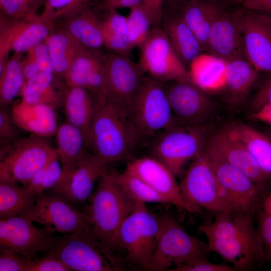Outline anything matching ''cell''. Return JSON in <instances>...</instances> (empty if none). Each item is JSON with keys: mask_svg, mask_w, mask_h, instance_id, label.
I'll use <instances>...</instances> for the list:
<instances>
[{"mask_svg": "<svg viewBox=\"0 0 271 271\" xmlns=\"http://www.w3.org/2000/svg\"><path fill=\"white\" fill-rule=\"evenodd\" d=\"M141 142L125 109L110 102L97 105L87 148L107 164L130 159Z\"/></svg>", "mask_w": 271, "mask_h": 271, "instance_id": "obj_1", "label": "cell"}, {"mask_svg": "<svg viewBox=\"0 0 271 271\" xmlns=\"http://www.w3.org/2000/svg\"><path fill=\"white\" fill-rule=\"evenodd\" d=\"M84 209L93 233L104 245L114 249V239L123 220L131 212L136 201L109 176L101 178Z\"/></svg>", "mask_w": 271, "mask_h": 271, "instance_id": "obj_2", "label": "cell"}, {"mask_svg": "<svg viewBox=\"0 0 271 271\" xmlns=\"http://www.w3.org/2000/svg\"><path fill=\"white\" fill-rule=\"evenodd\" d=\"M47 254L63 260L73 270H123L122 261L114 250L103 244L90 227L61 236H55Z\"/></svg>", "mask_w": 271, "mask_h": 271, "instance_id": "obj_3", "label": "cell"}, {"mask_svg": "<svg viewBox=\"0 0 271 271\" xmlns=\"http://www.w3.org/2000/svg\"><path fill=\"white\" fill-rule=\"evenodd\" d=\"M162 215L149 210L146 203L136 202L131 212L120 225L114 239V249L123 248L127 260L145 270L161 235Z\"/></svg>", "mask_w": 271, "mask_h": 271, "instance_id": "obj_4", "label": "cell"}, {"mask_svg": "<svg viewBox=\"0 0 271 271\" xmlns=\"http://www.w3.org/2000/svg\"><path fill=\"white\" fill-rule=\"evenodd\" d=\"M209 126L175 125L149 142L150 156L165 165L175 177L183 175L186 163L194 160L207 146Z\"/></svg>", "mask_w": 271, "mask_h": 271, "instance_id": "obj_5", "label": "cell"}, {"mask_svg": "<svg viewBox=\"0 0 271 271\" xmlns=\"http://www.w3.org/2000/svg\"><path fill=\"white\" fill-rule=\"evenodd\" d=\"M163 216V229L145 270H170L207 258L212 252L208 243L190 235L171 214Z\"/></svg>", "mask_w": 271, "mask_h": 271, "instance_id": "obj_6", "label": "cell"}, {"mask_svg": "<svg viewBox=\"0 0 271 271\" xmlns=\"http://www.w3.org/2000/svg\"><path fill=\"white\" fill-rule=\"evenodd\" d=\"M126 111L141 141L176 125L163 83L147 75Z\"/></svg>", "mask_w": 271, "mask_h": 271, "instance_id": "obj_7", "label": "cell"}, {"mask_svg": "<svg viewBox=\"0 0 271 271\" xmlns=\"http://www.w3.org/2000/svg\"><path fill=\"white\" fill-rule=\"evenodd\" d=\"M55 149L44 138L31 134L2 147L0 182L27 186L34 176L57 157Z\"/></svg>", "mask_w": 271, "mask_h": 271, "instance_id": "obj_8", "label": "cell"}, {"mask_svg": "<svg viewBox=\"0 0 271 271\" xmlns=\"http://www.w3.org/2000/svg\"><path fill=\"white\" fill-rule=\"evenodd\" d=\"M206 151L220 184L227 193L231 212L255 216L267 189L253 182L208 144Z\"/></svg>", "mask_w": 271, "mask_h": 271, "instance_id": "obj_9", "label": "cell"}, {"mask_svg": "<svg viewBox=\"0 0 271 271\" xmlns=\"http://www.w3.org/2000/svg\"><path fill=\"white\" fill-rule=\"evenodd\" d=\"M140 49L139 64L146 74L163 83L189 79L188 69L161 26L154 27Z\"/></svg>", "mask_w": 271, "mask_h": 271, "instance_id": "obj_10", "label": "cell"}, {"mask_svg": "<svg viewBox=\"0 0 271 271\" xmlns=\"http://www.w3.org/2000/svg\"><path fill=\"white\" fill-rule=\"evenodd\" d=\"M176 125L196 126L207 124L216 106L204 91L189 79L163 83Z\"/></svg>", "mask_w": 271, "mask_h": 271, "instance_id": "obj_11", "label": "cell"}, {"mask_svg": "<svg viewBox=\"0 0 271 271\" xmlns=\"http://www.w3.org/2000/svg\"><path fill=\"white\" fill-rule=\"evenodd\" d=\"M179 187L191 204L212 212H226L220 197V185L206 151L195 159Z\"/></svg>", "mask_w": 271, "mask_h": 271, "instance_id": "obj_12", "label": "cell"}, {"mask_svg": "<svg viewBox=\"0 0 271 271\" xmlns=\"http://www.w3.org/2000/svg\"><path fill=\"white\" fill-rule=\"evenodd\" d=\"M104 82L107 101L126 110L146 76L139 63L129 56L112 51L103 53Z\"/></svg>", "mask_w": 271, "mask_h": 271, "instance_id": "obj_13", "label": "cell"}, {"mask_svg": "<svg viewBox=\"0 0 271 271\" xmlns=\"http://www.w3.org/2000/svg\"><path fill=\"white\" fill-rule=\"evenodd\" d=\"M54 26L38 15L11 18L1 14L0 63L7 62L11 50L21 55L45 41Z\"/></svg>", "mask_w": 271, "mask_h": 271, "instance_id": "obj_14", "label": "cell"}, {"mask_svg": "<svg viewBox=\"0 0 271 271\" xmlns=\"http://www.w3.org/2000/svg\"><path fill=\"white\" fill-rule=\"evenodd\" d=\"M27 215L0 218V249L34 259L40 251L51 247L54 237L46 227H38Z\"/></svg>", "mask_w": 271, "mask_h": 271, "instance_id": "obj_15", "label": "cell"}, {"mask_svg": "<svg viewBox=\"0 0 271 271\" xmlns=\"http://www.w3.org/2000/svg\"><path fill=\"white\" fill-rule=\"evenodd\" d=\"M70 203L58 195L44 193L37 196L33 209L27 215L52 233L69 234L90 227L84 212Z\"/></svg>", "mask_w": 271, "mask_h": 271, "instance_id": "obj_16", "label": "cell"}, {"mask_svg": "<svg viewBox=\"0 0 271 271\" xmlns=\"http://www.w3.org/2000/svg\"><path fill=\"white\" fill-rule=\"evenodd\" d=\"M144 181L180 210L200 214L202 209L188 203L183 197L175 176L162 163L152 156L134 159L125 169Z\"/></svg>", "mask_w": 271, "mask_h": 271, "instance_id": "obj_17", "label": "cell"}, {"mask_svg": "<svg viewBox=\"0 0 271 271\" xmlns=\"http://www.w3.org/2000/svg\"><path fill=\"white\" fill-rule=\"evenodd\" d=\"M212 252L219 254L237 270H248L264 261L255 225L228 233L222 238L207 240Z\"/></svg>", "mask_w": 271, "mask_h": 271, "instance_id": "obj_18", "label": "cell"}, {"mask_svg": "<svg viewBox=\"0 0 271 271\" xmlns=\"http://www.w3.org/2000/svg\"><path fill=\"white\" fill-rule=\"evenodd\" d=\"M237 12L244 56L255 70L271 73V29L258 13Z\"/></svg>", "mask_w": 271, "mask_h": 271, "instance_id": "obj_19", "label": "cell"}, {"mask_svg": "<svg viewBox=\"0 0 271 271\" xmlns=\"http://www.w3.org/2000/svg\"><path fill=\"white\" fill-rule=\"evenodd\" d=\"M107 165L92 152H86L72 171L51 190L52 194L70 202L85 201L93 193L95 183L108 173Z\"/></svg>", "mask_w": 271, "mask_h": 271, "instance_id": "obj_20", "label": "cell"}, {"mask_svg": "<svg viewBox=\"0 0 271 271\" xmlns=\"http://www.w3.org/2000/svg\"><path fill=\"white\" fill-rule=\"evenodd\" d=\"M208 144L253 182L266 189L271 186V176L262 170L230 127L212 134L209 137Z\"/></svg>", "mask_w": 271, "mask_h": 271, "instance_id": "obj_21", "label": "cell"}, {"mask_svg": "<svg viewBox=\"0 0 271 271\" xmlns=\"http://www.w3.org/2000/svg\"><path fill=\"white\" fill-rule=\"evenodd\" d=\"M67 86L88 90L97 104L107 101L104 82L103 53L85 48L75 59L63 78Z\"/></svg>", "mask_w": 271, "mask_h": 271, "instance_id": "obj_22", "label": "cell"}, {"mask_svg": "<svg viewBox=\"0 0 271 271\" xmlns=\"http://www.w3.org/2000/svg\"><path fill=\"white\" fill-rule=\"evenodd\" d=\"M207 50L226 60L245 57L237 12L229 14L223 10L218 15L210 34Z\"/></svg>", "mask_w": 271, "mask_h": 271, "instance_id": "obj_23", "label": "cell"}, {"mask_svg": "<svg viewBox=\"0 0 271 271\" xmlns=\"http://www.w3.org/2000/svg\"><path fill=\"white\" fill-rule=\"evenodd\" d=\"M54 108L48 104H28L21 100L13 103L11 109L13 118L21 129L45 138L55 135L58 126Z\"/></svg>", "mask_w": 271, "mask_h": 271, "instance_id": "obj_24", "label": "cell"}, {"mask_svg": "<svg viewBox=\"0 0 271 271\" xmlns=\"http://www.w3.org/2000/svg\"><path fill=\"white\" fill-rule=\"evenodd\" d=\"M161 27L186 67L203 51L194 33L184 21L178 10L164 11Z\"/></svg>", "mask_w": 271, "mask_h": 271, "instance_id": "obj_25", "label": "cell"}, {"mask_svg": "<svg viewBox=\"0 0 271 271\" xmlns=\"http://www.w3.org/2000/svg\"><path fill=\"white\" fill-rule=\"evenodd\" d=\"M190 81L204 92L224 89L227 83V61L212 54L201 53L188 65Z\"/></svg>", "mask_w": 271, "mask_h": 271, "instance_id": "obj_26", "label": "cell"}, {"mask_svg": "<svg viewBox=\"0 0 271 271\" xmlns=\"http://www.w3.org/2000/svg\"><path fill=\"white\" fill-rule=\"evenodd\" d=\"M67 121L79 128L87 142L96 101L87 89L77 86L66 87L63 101Z\"/></svg>", "mask_w": 271, "mask_h": 271, "instance_id": "obj_27", "label": "cell"}, {"mask_svg": "<svg viewBox=\"0 0 271 271\" xmlns=\"http://www.w3.org/2000/svg\"><path fill=\"white\" fill-rule=\"evenodd\" d=\"M66 87L64 80L56 74L41 72L26 81L21 100L28 104H48L56 107L63 103Z\"/></svg>", "mask_w": 271, "mask_h": 271, "instance_id": "obj_28", "label": "cell"}, {"mask_svg": "<svg viewBox=\"0 0 271 271\" xmlns=\"http://www.w3.org/2000/svg\"><path fill=\"white\" fill-rule=\"evenodd\" d=\"M55 136V149L62 166V179L72 171L87 152V146L82 132L67 121L58 125Z\"/></svg>", "mask_w": 271, "mask_h": 271, "instance_id": "obj_29", "label": "cell"}, {"mask_svg": "<svg viewBox=\"0 0 271 271\" xmlns=\"http://www.w3.org/2000/svg\"><path fill=\"white\" fill-rule=\"evenodd\" d=\"M61 22L64 24L62 28L86 48L100 50L104 46L102 15L92 8Z\"/></svg>", "mask_w": 271, "mask_h": 271, "instance_id": "obj_30", "label": "cell"}, {"mask_svg": "<svg viewBox=\"0 0 271 271\" xmlns=\"http://www.w3.org/2000/svg\"><path fill=\"white\" fill-rule=\"evenodd\" d=\"M45 42L55 73L63 79L75 59L86 48L63 28L54 29Z\"/></svg>", "mask_w": 271, "mask_h": 271, "instance_id": "obj_31", "label": "cell"}, {"mask_svg": "<svg viewBox=\"0 0 271 271\" xmlns=\"http://www.w3.org/2000/svg\"><path fill=\"white\" fill-rule=\"evenodd\" d=\"M227 61V83L225 87L230 100L240 101L250 91L258 78V72L245 57Z\"/></svg>", "mask_w": 271, "mask_h": 271, "instance_id": "obj_32", "label": "cell"}, {"mask_svg": "<svg viewBox=\"0 0 271 271\" xmlns=\"http://www.w3.org/2000/svg\"><path fill=\"white\" fill-rule=\"evenodd\" d=\"M36 200L27 186L11 182H0V218L27 215L33 209Z\"/></svg>", "mask_w": 271, "mask_h": 271, "instance_id": "obj_33", "label": "cell"}, {"mask_svg": "<svg viewBox=\"0 0 271 271\" xmlns=\"http://www.w3.org/2000/svg\"><path fill=\"white\" fill-rule=\"evenodd\" d=\"M230 128L262 170L271 176V140L264 132L245 123L236 122Z\"/></svg>", "mask_w": 271, "mask_h": 271, "instance_id": "obj_34", "label": "cell"}, {"mask_svg": "<svg viewBox=\"0 0 271 271\" xmlns=\"http://www.w3.org/2000/svg\"><path fill=\"white\" fill-rule=\"evenodd\" d=\"M103 11L104 46L110 51L129 56L133 48L128 38L126 17L115 10Z\"/></svg>", "mask_w": 271, "mask_h": 271, "instance_id": "obj_35", "label": "cell"}, {"mask_svg": "<svg viewBox=\"0 0 271 271\" xmlns=\"http://www.w3.org/2000/svg\"><path fill=\"white\" fill-rule=\"evenodd\" d=\"M21 54L14 53L0 71V104L8 106L21 95L26 80L21 65Z\"/></svg>", "mask_w": 271, "mask_h": 271, "instance_id": "obj_36", "label": "cell"}, {"mask_svg": "<svg viewBox=\"0 0 271 271\" xmlns=\"http://www.w3.org/2000/svg\"><path fill=\"white\" fill-rule=\"evenodd\" d=\"M108 174L136 202L169 204L163 196L126 170L121 173L113 172Z\"/></svg>", "mask_w": 271, "mask_h": 271, "instance_id": "obj_37", "label": "cell"}, {"mask_svg": "<svg viewBox=\"0 0 271 271\" xmlns=\"http://www.w3.org/2000/svg\"><path fill=\"white\" fill-rule=\"evenodd\" d=\"M97 0H45L40 17L54 25L88 9Z\"/></svg>", "mask_w": 271, "mask_h": 271, "instance_id": "obj_38", "label": "cell"}, {"mask_svg": "<svg viewBox=\"0 0 271 271\" xmlns=\"http://www.w3.org/2000/svg\"><path fill=\"white\" fill-rule=\"evenodd\" d=\"M126 17L130 45L133 49L139 48L154 27L151 15L144 3H142L130 9Z\"/></svg>", "mask_w": 271, "mask_h": 271, "instance_id": "obj_39", "label": "cell"}, {"mask_svg": "<svg viewBox=\"0 0 271 271\" xmlns=\"http://www.w3.org/2000/svg\"><path fill=\"white\" fill-rule=\"evenodd\" d=\"M62 168L57 157L39 170L26 186L36 196L53 189L59 182Z\"/></svg>", "mask_w": 271, "mask_h": 271, "instance_id": "obj_40", "label": "cell"}, {"mask_svg": "<svg viewBox=\"0 0 271 271\" xmlns=\"http://www.w3.org/2000/svg\"><path fill=\"white\" fill-rule=\"evenodd\" d=\"M221 8L215 0H196L178 9L184 21L193 31L211 13Z\"/></svg>", "mask_w": 271, "mask_h": 271, "instance_id": "obj_41", "label": "cell"}, {"mask_svg": "<svg viewBox=\"0 0 271 271\" xmlns=\"http://www.w3.org/2000/svg\"><path fill=\"white\" fill-rule=\"evenodd\" d=\"M45 0H0L1 14L11 18H21L38 15Z\"/></svg>", "mask_w": 271, "mask_h": 271, "instance_id": "obj_42", "label": "cell"}, {"mask_svg": "<svg viewBox=\"0 0 271 271\" xmlns=\"http://www.w3.org/2000/svg\"><path fill=\"white\" fill-rule=\"evenodd\" d=\"M264 261L271 262V216L259 209L255 216Z\"/></svg>", "mask_w": 271, "mask_h": 271, "instance_id": "obj_43", "label": "cell"}, {"mask_svg": "<svg viewBox=\"0 0 271 271\" xmlns=\"http://www.w3.org/2000/svg\"><path fill=\"white\" fill-rule=\"evenodd\" d=\"M20 129L15 122L8 106H1L0 108V140L2 147L10 145L18 138Z\"/></svg>", "mask_w": 271, "mask_h": 271, "instance_id": "obj_44", "label": "cell"}, {"mask_svg": "<svg viewBox=\"0 0 271 271\" xmlns=\"http://www.w3.org/2000/svg\"><path fill=\"white\" fill-rule=\"evenodd\" d=\"M33 259L13 251L0 249V271H27Z\"/></svg>", "mask_w": 271, "mask_h": 271, "instance_id": "obj_45", "label": "cell"}, {"mask_svg": "<svg viewBox=\"0 0 271 271\" xmlns=\"http://www.w3.org/2000/svg\"><path fill=\"white\" fill-rule=\"evenodd\" d=\"M67 264L60 258L47 254L35 258L31 262L27 271H72Z\"/></svg>", "mask_w": 271, "mask_h": 271, "instance_id": "obj_46", "label": "cell"}, {"mask_svg": "<svg viewBox=\"0 0 271 271\" xmlns=\"http://www.w3.org/2000/svg\"><path fill=\"white\" fill-rule=\"evenodd\" d=\"M171 271H235L236 269L232 266L226 264L213 263L207 260V258H202L195 260L184 265L171 269Z\"/></svg>", "mask_w": 271, "mask_h": 271, "instance_id": "obj_47", "label": "cell"}, {"mask_svg": "<svg viewBox=\"0 0 271 271\" xmlns=\"http://www.w3.org/2000/svg\"><path fill=\"white\" fill-rule=\"evenodd\" d=\"M271 104V73L254 94L250 103V113Z\"/></svg>", "mask_w": 271, "mask_h": 271, "instance_id": "obj_48", "label": "cell"}, {"mask_svg": "<svg viewBox=\"0 0 271 271\" xmlns=\"http://www.w3.org/2000/svg\"><path fill=\"white\" fill-rule=\"evenodd\" d=\"M223 9L221 8L209 15L200 24L194 34L203 51L207 50L210 34L218 15Z\"/></svg>", "mask_w": 271, "mask_h": 271, "instance_id": "obj_49", "label": "cell"}, {"mask_svg": "<svg viewBox=\"0 0 271 271\" xmlns=\"http://www.w3.org/2000/svg\"><path fill=\"white\" fill-rule=\"evenodd\" d=\"M41 72L55 74L52 61L45 41L31 49Z\"/></svg>", "mask_w": 271, "mask_h": 271, "instance_id": "obj_50", "label": "cell"}, {"mask_svg": "<svg viewBox=\"0 0 271 271\" xmlns=\"http://www.w3.org/2000/svg\"><path fill=\"white\" fill-rule=\"evenodd\" d=\"M26 53L25 58L21 60V65L26 81H27L37 76L41 71L32 49Z\"/></svg>", "mask_w": 271, "mask_h": 271, "instance_id": "obj_51", "label": "cell"}, {"mask_svg": "<svg viewBox=\"0 0 271 271\" xmlns=\"http://www.w3.org/2000/svg\"><path fill=\"white\" fill-rule=\"evenodd\" d=\"M143 3L151 15L154 27L161 26L164 12V0H144Z\"/></svg>", "mask_w": 271, "mask_h": 271, "instance_id": "obj_52", "label": "cell"}, {"mask_svg": "<svg viewBox=\"0 0 271 271\" xmlns=\"http://www.w3.org/2000/svg\"><path fill=\"white\" fill-rule=\"evenodd\" d=\"M239 4L246 10L271 15V0H241Z\"/></svg>", "mask_w": 271, "mask_h": 271, "instance_id": "obj_53", "label": "cell"}, {"mask_svg": "<svg viewBox=\"0 0 271 271\" xmlns=\"http://www.w3.org/2000/svg\"><path fill=\"white\" fill-rule=\"evenodd\" d=\"M144 0H109L104 3H100L99 10L106 11L117 10L119 9L129 8V9L143 3Z\"/></svg>", "mask_w": 271, "mask_h": 271, "instance_id": "obj_54", "label": "cell"}, {"mask_svg": "<svg viewBox=\"0 0 271 271\" xmlns=\"http://www.w3.org/2000/svg\"><path fill=\"white\" fill-rule=\"evenodd\" d=\"M250 119L271 125V104L266 105L256 111L250 113Z\"/></svg>", "mask_w": 271, "mask_h": 271, "instance_id": "obj_55", "label": "cell"}, {"mask_svg": "<svg viewBox=\"0 0 271 271\" xmlns=\"http://www.w3.org/2000/svg\"><path fill=\"white\" fill-rule=\"evenodd\" d=\"M260 209L266 215L271 216V186L264 193Z\"/></svg>", "mask_w": 271, "mask_h": 271, "instance_id": "obj_56", "label": "cell"}, {"mask_svg": "<svg viewBox=\"0 0 271 271\" xmlns=\"http://www.w3.org/2000/svg\"><path fill=\"white\" fill-rule=\"evenodd\" d=\"M196 0H164L169 9H178L185 5Z\"/></svg>", "mask_w": 271, "mask_h": 271, "instance_id": "obj_57", "label": "cell"}, {"mask_svg": "<svg viewBox=\"0 0 271 271\" xmlns=\"http://www.w3.org/2000/svg\"><path fill=\"white\" fill-rule=\"evenodd\" d=\"M261 17L266 23L268 26L271 29V15L259 13Z\"/></svg>", "mask_w": 271, "mask_h": 271, "instance_id": "obj_58", "label": "cell"}, {"mask_svg": "<svg viewBox=\"0 0 271 271\" xmlns=\"http://www.w3.org/2000/svg\"><path fill=\"white\" fill-rule=\"evenodd\" d=\"M264 133L271 140V128H266Z\"/></svg>", "mask_w": 271, "mask_h": 271, "instance_id": "obj_59", "label": "cell"}, {"mask_svg": "<svg viewBox=\"0 0 271 271\" xmlns=\"http://www.w3.org/2000/svg\"><path fill=\"white\" fill-rule=\"evenodd\" d=\"M229 1H231L232 2L239 4V2H240L241 0H229Z\"/></svg>", "mask_w": 271, "mask_h": 271, "instance_id": "obj_60", "label": "cell"}, {"mask_svg": "<svg viewBox=\"0 0 271 271\" xmlns=\"http://www.w3.org/2000/svg\"><path fill=\"white\" fill-rule=\"evenodd\" d=\"M108 1H109V0H102L101 3H104V2H106Z\"/></svg>", "mask_w": 271, "mask_h": 271, "instance_id": "obj_61", "label": "cell"}]
</instances>
